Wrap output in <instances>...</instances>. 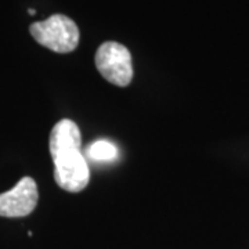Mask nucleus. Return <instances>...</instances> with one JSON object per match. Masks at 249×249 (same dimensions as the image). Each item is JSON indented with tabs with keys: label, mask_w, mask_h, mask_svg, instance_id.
I'll return each mask as SVG.
<instances>
[{
	"label": "nucleus",
	"mask_w": 249,
	"mask_h": 249,
	"mask_svg": "<svg viewBox=\"0 0 249 249\" xmlns=\"http://www.w3.org/2000/svg\"><path fill=\"white\" fill-rule=\"evenodd\" d=\"M29 31L39 45L55 53H71L79 43V28L71 18L62 14H54L45 21L35 22Z\"/></svg>",
	"instance_id": "1"
},
{
	"label": "nucleus",
	"mask_w": 249,
	"mask_h": 249,
	"mask_svg": "<svg viewBox=\"0 0 249 249\" xmlns=\"http://www.w3.org/2000/svg\"><path fill=\"white\" fill-rule=\"evenodd\" d=\"M94 61L104 79L119 88L130 85L133 79V67L127 47L116 42H106L98 47Z\"/></svg>",
	"instance_id": "2"
},
{
	"label": "nucleus",
	"mask_w": 249,
	"mask_h": 249,
	"mask_svg": "<svg viewBox=\"0 0 249 249\" xmlns=\"http://www.w3.org/2000/svg\"><path fill=\"white\" fill-rule=\"evenodd\" d=\"M54 180L68 193H79L89 184L90 170L80 150L64 152L53 158Z\"/></svg>",
	"instance_id": "3"
},
{
	"label": "nucleus",
	"mask_w": 249,
	"mask_h": 249,
	"mask_svg": "<svg viewBox=\"0 0 249 249\" xmlns=\"http://www.w3.org/2000/svg\"><path fill=\"white\" fill-rule=\"evenodd\" d=\"M39 193L35 180L22 178L7 193L0 194V216L24 217L34 212L37 205Z\"/></svg>",
	"instance_id": "4"
},
{
	"label": "nucleus",
	"mask_w": 249,
	"mask_h": 249,
	"mask_svg": "<svg viewBox=\"0 0 249 249\" xmlns=\"http://www.w3.org/2000/svg\"><path fill=\"white\" fill-rule=\"evenodd\" d=\"M80 145L82 139L78 124L70 119H62L55 124L49 139V150L53 158L64 152L80 150Z\"/></svg>",
	"instance_id": "5"
},
{
	"label": "nucleus",
	"mask_w": 249,
	"mask_h": 249,
	"mask_svg": "<svg viewBox=\"0 0 249 249\" xmlns=\"http://www.w3.org/2000/svg\"><path fill=\"white\" fill-rule=\"evenodd\" d=\"M88 155L97 162H109L114 160L118 155V148L108 140H97L90 144Z\"/></svg>",
	"instance_id": "6"
},
{
	"label": "nucleus",
	"mask_w": 249,
	"mask_h": 249,
	"mask_svg": "<svg viewBox=\"0 0 249 249\" xmlns=\"http://www.w3.org/2000/svg\"><path fill=\"white\" fill-rule=\"evenodd\" d=\"M29 14H31V16H34V14H35V10H34V9L29 10Z\"/></svg>",
	"instance_id": "7"
}]
</instances>
